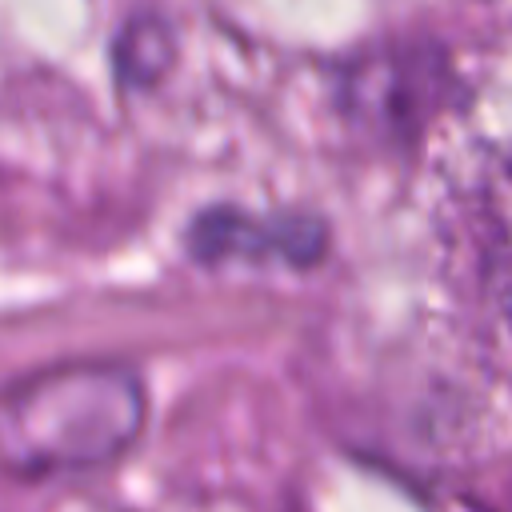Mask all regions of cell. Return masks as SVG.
<instances>
[{"instance_id":"cell-1","label":"cell","mask_w":512,"mask_h":512,"mask_svg":"<svg viewBox=\"0 0 512 512\" xmlns=\"http://www.w3.org/2000/svg\"><path fill=\"white\" fill-rule=\"evenodd\" d=\"M144 384L128 364L68 360L0 388V472L44 480L120 460L144 428Z\"/></svg>"},{"instance_id":"cell-2","label":"cell","mask_w":512,"mask_h":512,"mask_svg":"<svg viewBox=\"0 0 512 512\" xmlns=\"http://www.w3.org/2000/svg\"><path fill=\"white\" fill-rule=\"evenodd\" d=\"M440 264L476 344L512 376V144L488 148L448 196Z\"/></svg>"},{"instance_id":"cell-3","label":"cell","mask_w":512,"mask_h":512,"mask_svg":"<svg viewBox=\"0 0 512 512\" xmlns=\"http://www.w3.org/2000/svg\"><path fill=\"white\" fill-rule=\"evenodd\" d=\"M460 96L448 52L436 40H384L336 68L332 100L348 132L380 148L416 144Z\"/></svg>"},{"instance_id":"cell-4","label":"cell","mask_w":512,"mask_h":512,"mask_svg":"<svg viewBox=\"0 0 512 512\" xmlns=\"http://www.w3.org/2000/svg\"><path fill=\"white\" fill-rule=\"evenodd\" d=\"M328 248V220L304 208L252 212L240 204H208L184 228V252L204 268H312L328 256Z\"/></svg>"},{"instance_id":"cell-5","label":"cell","mask_w":512,"mask_h":512,"mask_svg":"<svg viewBox=\"0 0 512 512\" xmlns=\"http://www.w3.org/2000/svg\"><path fill=\"white\" fill-rule=\"evenodd\" d=\"M172 64H176V36L172 24L160 20L156 12L132 16L112 40V68L120 88H152L168 76Z\"/></svg>"}]
</instances>
